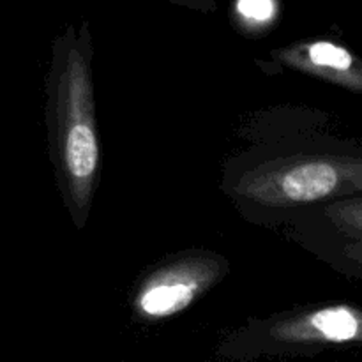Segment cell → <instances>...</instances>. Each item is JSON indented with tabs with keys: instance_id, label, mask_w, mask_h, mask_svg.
Returning a JSON list of instances; mask_svg holds the SVG:
<instances>
[{
	"instance_id": "cell-1",
	"label": "cell",
	"mask_w": 362,
	"mask_h": 362,
	"mask_svg": "<svg viewBox=\"0 0 362 362\" xmlns=\"http://www.w3.org/2000/svg\"><path fill=\"white\" fill-rule=\"evenodd\" d=\"M90 64L87 25L80 32L67 27L53 42L46 78V126L57 186L76 228L87 223L101 168Z\"/></svg>"
},
{
	"instance_id": "cell-2",
	"label": "cell",
	"mask_w": 362,
	"mask_h": 362,
	"mask_svg": "<svg viewBox=\"0 0 362 362\" xmlns=\"http://www.w3.org/2000/svg\"><path fill=\"white\" fill-rule=\"evenodd\" d=\"M235 197L257 207H311L362 197V144L329 140L318 151L262 163L240 175Z\"/></svg>"
},
{
	"instance_id": "cell-3",
	"label": "cell",
	"mask_w": 362,
	"mask_h": 362,
	"mask_svg": "<svg viewBox=\"0 0 362 362\" xmlns=\"http://www.w3.org/2000/svg\"><path fill=\"white\" fill-rule=\"evenodd\" d=\"M240 338L250 349L267 354H313L329 349L362 346V306L324 303L286 311L257 322Z\"/></svg>"
},
{
	"instance_id": "cell-4",
	"label": "cell",
	"mask_w": 362,
	"mask_h": 362,
	"mask_svg": "<svg viewBox=\"0 0 362 362\" xmlns=\"http://www.w3.org/2000/svg\"><path fill=\"white\" fill-rule=\"evenodd\" d=\"M228 272V262L212 251H187L163 262L141 278L131 297L136 322L168 320L197 303Z\"/></svg>"
},
{
	"instance_id": "cell-5",
	"label": "cell",
	"mask_w": 362,
	"mask_h": 362,
	"mask_svg": "<svg viewBox=\"0 0 362 362\" xmlns=\"http://www.w3.org/2000/svg\"><path fill=\"white\" fill-rule=\"evenodd\" d=\"M281 66L362 95V57L331 39H306L272 52Z\"/></svg>"
},
{
	"instance_id": "cell-6",
	"label": "cell",
	"mask_w": 362,
	"mask_h": 362,
	"mask_svg": "<svg viewBox=\"0 0 362 362\" xmlns=\"http://www.w3.org/2000/svg\"><path fill=\"white\" fill-rule=\"evenodd\" d=\"M310 221H313V235L322 257L345 276L362 281V237L338 232L315 218Z\"/></svg>"
},
{
	"instance_id": "cell-7",
	"label": "cell",
	"mask_w": 362,
	"mask_h": 362,
	"mask_svg": "<svg viewBox=\"0 0 362 362\" xmlns=\"http://www.w3.org/2000/svg\"><path fill=\"white\" fill-rule=\"evenodd\" d=\"M310 218L318 219L338 232L362 237V197L336 198L311 205Z\"/></svg>"
},
{
	"instance_id": "cell-8",
	"label": "cell",
	"mask_w": 362,
	"mask_h": 362,
	"mask_svg": "<svg viewBox=\"0 0 362 362\" xmlns=\"http://www.w3.org/2000/svg\"><path fill=\"white\" fill-rule=\"evenodd\" d=\"M235 11L250 27H265L276 18L274 0H237Z\"/></svg>"
}]
</instances>
